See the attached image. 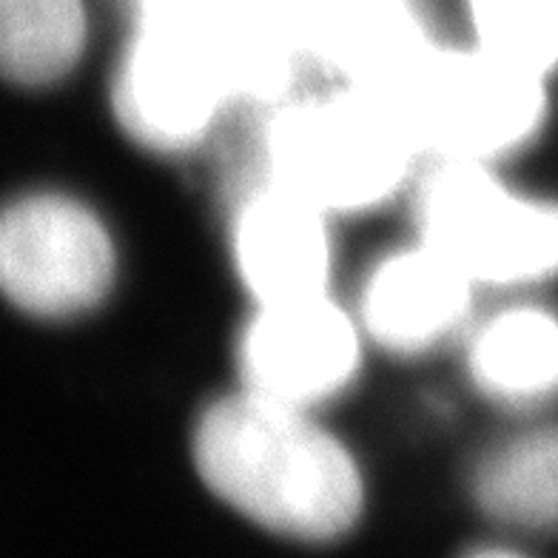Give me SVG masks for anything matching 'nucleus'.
I'll return each mask as SVG.
<instances>
[{"label":"nucleus","instance_id":"nucleus-1","mask_svg":"<svg viewBox=\"0 0 558 558\" xmlns=\"http://www.w3.org/2000/svg\"><path fill=\"white\" fill-rule=\"evenodd\" d=\"M194 462L228 507L259 527L323 544L360 522L365 485L345 445L308 411L245 390L199 418Z\"/></svg>","mask_w":558,"mask_h":558},{"label":"nucleus","instance_id":"nucleus-12","mask_svg":"<svg viewBox=\"0 0 558 558\" xmlns=\"http://www.w3.org/2000/svg\"><path fill=\"white\" fill-rule=\"evenodd\" d=\"M473 496L490 519L522 530H558V427L533 430L487 453Z\"/></svg>","mask_w":558,"mask_h":558},{"label":"nucleus","instance_id":"nucleus-8","mask_svg":"<svg viewBox=\"0 0 558 558\" xmlns=\"http://www.w3.org/2000/svg\"><path fill=\"white\" fill-rule=\"evenodd\" d=\"M328 217L274 180L245 197L234 217V259L259 305L325 294L331 274Z\"/></svg>","mask_w":558,"mask_h":558},{"label":"nucleus","instance_id":"nucleus-6","mask_svg":"<svg viewBox=\"0 0 558 558\" xmlns=\"http://www.w3.org/2000/svg\"><path fill=\"white\" fill-rule=\"evenodd\" d=\"M114 279V245L97 214L63 194L0 208V294L44 319L92 311Z\"/></svg>","mask_w":558,"mask_h":558},{"label":"nucleus","instance_id":"nucleus-16","mask_svg":"<svg viewBox=\"0 0 558 558\" xmlns=\"http://www.w3.org/2000/svg\"><path fill=\"white\" fill-rule=\"evenodd\" d=\"M468 558H524V556H519V553H513V550H499V547H490V550L471 553Z\"/></svg>","mask_w":558,"mask_h":558},{"label":"nucleus","instance_id":"nucleus-7","mask_svg":"<svg viewBox=\"0 0 558 558\" xmlns=\"http://www.w3.org/2000/svg\"><path fill=\"white\" fill-rule=\"evenodd\" d=\"M245 390L308 411L360 367V328L328 294L259 305L240 342Z\"/></svg>","mask_w":558,"mask_h":558},{"label":"nucleus","instance_id":"nucleus-13","mask_svg":"<svg viewBox=\"0 0 558 558\" xmlns=\"http://www.w3.org/2000/svg\"><path fill=\"white\" fill-rule=\"evenodd\" d=\"M86 46L83 0H0V77L49 86L66 77Z\"/></svg>","mask_w":558,"mask_h":558},{"label":"nucleus","instance_id":"nucleus-9","mask_svg":"<svg viewBox=\"0 0 558 558\" xmlns=\"http://www.w3.org/2000/svg\"><path fill=\"white\" fill-rule=\"evenodd\" d=\"M473 286L459 265L430 245L397 251L367 274L362 328L388 351L422 353L462 325Z\"/></svg>","mask_w":558,"mask_h":558},{"label":"nucleus","instance_id":"nucleus-15","mask_svg":"<svg viewBox=\"0 0 558 558\" xmlns=\"http://www.w3.org/2000/svg\"><path fill=\"white\" fill-rule=\"evenodd\" d=\"M140 9V15H174V12H185L194 9L203 0H134Z\"/></svg>","mask_w":558,"mask_h":558},{"label":"nucleus","instance_id":"nucleus-2","mask_svg":"<svg viewBox=\"0 0 558 558\" xmlns=\"http://www.w3.org/2000/svg\"><path fill=\"white\" fill-rule=\"evenodd\" d=\"M393 114L418 155L490 162L536 137L547 118L544 81L482 49L427 40L402 66L365 88Z\"/></svg>","mask_w":558,"mask_h":558},{"label":"nucleus","instance_id":"nucleus-3","mask_svg":"<svg viewBox=\"0 0 558 558\" xmlns=\"http://www.w3.org/2000/svg\"><path fill=\"white\" fill-rule=\"evenodd\" d=\"M416 155L393 114L356 86L288 104L265 137L268 180L325 214L365 211L390 199Z\"/></svg>","mask_w":558,"mask_h":558},{"label":"nucleus","instance_id":"nucleus-5","mask_svg":"<svg viewBox=\"0 0 558 558\" xmlns=\"http://www.w3.org/2000/svg\"><path fill=\"white\" fill-rule=\"evenodd\" d=\"M114 114L137 143L185 151L240 104L226 54L192 12L140 15L111 86Z\"/></svg>","mask_w":558,"mask_h":558},{"label":"nucleus","instance_id":"nucleus-10","mask_svg":"<svg viewBox=\"0 0 558 558\" xmlns=\"http://www.w3.org/2000/svg\"><path fill=\"white\" fill-rule=\"evenodd\" d=\"M305 58L371 88L427 44L411 0H286Z\"/></svg>","mask_w":558,"mask_h":558},{"label":"nucleus","instance_id":"nucleus-4","mask_svg":"<svg viewBox=\"0 0 558 558\" xmlns=\"http://www.w3.org/2000/svg\"><path fill=\"white\" fill-rule=\"evenodd\" d=\"M422 243L473 282L527 286L558 274V206L510 192L485 162L436 160L416 189Z\"/></svg>","mask_w":558,"mask_h":558},{"label":"nucleus","instance_id":"nucleus-11","mask_svg":"<svg viewBox=\"0 0 558 558\" xmlns=\"http://www.w3.org/2000/svg\"><path fill=\"white\" fill-rule=\"evenodd\" d=\"M476 385L510 404L558 393V319L542 308H510L487 319L471 342Z\"/></svg>","mask_w":558,"mask_h":558},{"label":"nucleus","instance_id":"nucleus-14","mask_svg":"<svg viewBox=\"0 0 558 558\" xmlns=\"http://www.w3.org/2000/svg\"><path fill=\"white\" fill-rule=\"evenodd\" d=\"M478 49L547 77L558 66V0H471Z\"/></svg>","mask_w":558,"mask_h":558}]
</instances>
